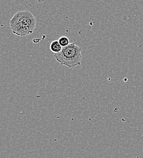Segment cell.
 <instances>
[{
	"mask_svg": "<svg viewBox=\"0 0 143 158\" xmlns=\"http://www.w3.org/2000/svg\"><path fill=\"white\" fill-rule=\"evenodd\" d=\"M36 23L35 17L28 10L17 12L9 21L13 34L19 37H26L32 34L36 27Z\"/></svg>",
	"mask_w": 143,
	"mask_h": 158,
	"instance_id": "6da1fadb",
	"label": "cell"
},
{
	"mask_svg": "<svg viewBox=\"0 0 143 158\" xmlns=\"http://www.w3.org/2000/svg\"><path fill=\"white\" fill-rule=\"evenodd\" d=\"M58 41H59L60 44L61 45L62 48L65 47V46H68L70 44L69 39L67 37H65V36H62V37H61L58 40Z\"/></svg>",
	"mask_w": 143,
	"mask_h": 158,
	"instance_id": "277c9868",
	"label": "cell"
},
{
	"mask_svg": "<svg viewBox=\"0 0 143 158\" xmlns=\"http://www.w3.org/2000/svg\"><path fill=\"white\" fill-rule=\"evenodd\" d=\"M54 57L61 65L69 68H74L82 63V48L75 43L62 48L61 51L55 54Z\"/></svg>",
	"mask_w": 143,
	"mask_h": 158,
	"instance_id": "7a4b0ae2",
	"label": "cell"
},
{
	"mask_svg": "<svg viewBox=\"0 0 143 158\" xmlns=\"http://www.w3.org/2000/svg\"><path fill=\"white\" fill-rule=\"evenodd\" d=\"M62 49V47L60 44L58 40H54L51 42L50 44V49L53 53L57 54L60 52L61 51Z\"/></svg>",
	"mask_w": 143,
	"mask_h": 158,
	"instance_id": "3957f363",
	"label": "cell"
}]
</instances>
